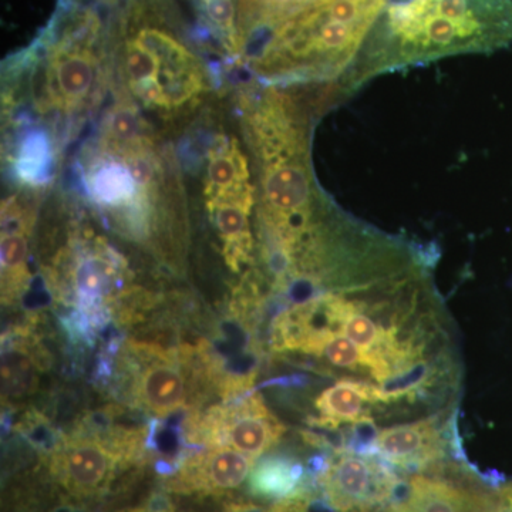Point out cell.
Masks as SVG:
<instances>
[{
  "label": "cell",
  "mask_w": 512,
  "mask_h": 512,
  "mask_svg": "<svg viewBox=\"0 0 512 512\" xmlns=\"http://www.w3.org/2000/svg\"><path fill=\"white\" fill-rule=\"evenodd\" d=\"M451 426L440 420L414 421L376 434L365 454L410 473L430 470L444 463L451 448Z\"/></svg>",
  "instance_id": "10"
},
{
  "label": "cell",
  "mask_w": 512,
  "mask_h": 512,
  "mask_svg": "<svg viewBox=\"0 0 512 512\" xmlns=\"http://www.w3.org/2000/svg\"><path fill=\"white\" fill-rule=\"evenodd\" d=\"M198 194L222 244L225 264L245 281L258 266L259 184L254 156L242 137L218 130L205 140Z\"/></svg>",
  "instance_id": "4"
},
{
  "label": "cell",
  "mask_w": 512,
  "mask_h": 512,
  "mask_svg": "<svg viewBox=\"0 0 512 512\" xmlns=\"http://www.w3.org/2000/svg\"><path fill=\"white\" fill-rule=\"evenodd\" d=\"M133 353L131 399L137 407L163 417L187 406L191 379L177 356L146 346Z\"/></svg>",
  "instance_id": "9"
},
{
  "label": "cell",
  "mask_w": 512,
  "mask_h": 512,
  "mask_svg": "<svg viewBox=\"0 0 512 512\" xmlns=\"http://www.w3.org/2000/svg\"><path fill=\"white\" fill-rule=\"evenodd\" d=\"M303 467L289 458H265L248 478L249 490L258 497L284 500L302 490Z\"/></svg>",
  "instance_id": "13"
},
{
  "label": "cell",
  "mask_w": 512,
  "mask_h": 512,
  "mask_svg": "<svg viewBox=\"0 0 512 512\" xmlns=\"http://www.w3.org/2000/svg\"><path fill=\"white\" fill-rule=\"evenodd\" d=\"M60 265L63 281L84 312L99 311L101 303L123 285L126 265L100 239L67 251Z\"/></svg>",
  "instance_id": "11"
},
{
  "label": "cell",
  "mask_w": 512,
  "mask_h": 512,
  "mask_svg": "<svg viewBox=\"0 0 512 512\" xmlns=\"http://www.w3.org/2000/svg\"><path fill=\"white\" fill-rule=\"evenodd\" d=\"M133 512H174L170 508H148V510H138Z\"/></svg>",
  "instance_id": "15"
},
{
  "label": "cell",
  "mask_w": 512,
  "mask_h": 512,
  "mask_svg": "<svg viewBox=\"0 0 512 512\" xmlns=\"http://www.w3.org/2000/svg\"><path fill=\"white\" fill-rule=\"evenodd\" d=\"M433 251L335 204L266 278L278 308L269 349L286 362L375 397L384 429L454 423L463 360L434 281Z\"/></svg>",
  "instance_id": "1"
},
{
  "label": "cell",
  "mask_w": 512,
  "mask_h": 512,
  "mask_svg": "<svg viewBox=\"0 0 512 512\" xmlns=\"http://www.w3.org/2000/svg\"><path fill=\"white\" fill-rule=\"evenodd\" d=\"M133 456L131 441L74 433L63 437L50 451L46 466L64 493L74 500L86 501L106 494L119 476L120 467Z\"/></svg>",
  "instance_id": "5"
},
{
  "label": "cell",
  "mask_w": 512,
  "mask_h": 512,
  "mask_svg": "<svg viewBox=\"0 0 512 512\" xmlns=\"http://www.w3.org/2000/svg\"><path fill=\"white\" fill-rule=\"evenodd\" d=\"M495 490L471 468L441 463L410 476L380 512H485Z\"/></svg>",
  "instance_id": "7"
},
{
  "label": "cell",
  "mask_w": 512,
  "mask_h": 512,
  "mask_svg": "<svg viewBox=\"0 0 512 512\" xmlns=\"http://www.w3.org/2000/svg\"><path fill=\"white\" fill-rule=\"evenodd\" d=\"M512 45V0H393L362 73L382 74Z\"/></svg>",
  "instance_id": "3"
},
{
  "label": "cell",
  "mask_w": 512,
  "mask_h": 512,
  "mask_svg": "<svg viewBox=\"0 0 512 512\" xmlns=\"http://www.w3.org/2000/svg\"><path fill=\"white\" fill-rule=\"evenodd\" d=\"M285 433V427L258 393L244 394L211 410L202 423V439L211 447H229L256 458L264 456Z\"/></svg>",
  "instance_id": "8"
},
{
  "label": "cell",
  "mask_w": 512,
  "mask_h": 512,
  "mask_svg": "<svg viewBox=\"0 0 512 512\" xmlns=\"http://www.w3.org/2000/svg\"><path fill=\"white\" fill-rule=\"evenodd\" d=\"M89 2L96 3V5L116 6L119 5L120 0H89Z\"/></svg>",
  "instance_id": "14"
},
{
  "label": "cell",
  "mask_w": 512,
  "mask_h": 512,
  "mask_svg": "<svg viewBox=\"0 0 512 512\" xmlns=\"http://www.w3.org/2000/svg\"><path fill=\"white\" fill-rule=\"evenodd\" d=\"M255 461L234 448L210 447L183 461L171 478L170 488L187 494L231 493L248 480Z\"/></svg>",
  "instance_id": "12"
},
{
  "label": "cell",
  "mask_w": 512,
  "mask_h": 512,
  "mask_svg": "<svg viewBox=\"0 0 512 512\" xmlns=\"http://www.w3.org/2000/svg\"><path fill=\"white\" fill-rule=\"evenodd\" d=\"M323 503L336 512H380L396 497L402 480L382 458L336 451L316 477Z\"/></svg>",
  "instance_id": "6"
},
{
  "label": "cell",
  "mask_w": 512,
  "mask_h": 512,
  "mask_svg": "<svg viewBox=\"0 0 512 512\" xmlns=\"http://www.w3.org/2000/svg\"><path fill=\"white\" fill-rule=\"evenodd\" d=\"M201 46L175 0H123L111 22L123 99L163 124L190 117L211 92Z\"/></svg>",
  "instance_id": "2"
}]
</instances>
